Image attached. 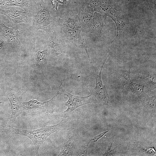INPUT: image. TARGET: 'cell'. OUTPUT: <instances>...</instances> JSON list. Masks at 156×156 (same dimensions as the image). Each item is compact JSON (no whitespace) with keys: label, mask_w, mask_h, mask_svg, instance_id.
I'll return each mask as SVG.
<instances>
[{"label":"cell","mask_w":156,"mask_h":156,"mask_svg":"<svg viewBox=\"0 0 156 156\" xmlns=\"http://www.w3.org/2000/svg\"><path fill=\"white\" fill-rule=\"evenodd\" d=\"M64 122L62 121L56 125L45 126L33 130L18 129L11 126L9 127L15 133L29 138L34 143L36 153L38 155V151L40 146L51 134L60 130Z\"/></svg>","instance_id":"obj_1"},{"label":"cell","mask_w":156,"mask_h":156,"mask_svg":"<svg viewBox=\"0 0 156 156\" xmlns=\"http://www.w3.org/2000/svg\"><path fill=\"white\" fill-rule=\"evenodd\" d=\"M107 53L99 74H97L95 70L96 74V86L94 88L90 90L91 103L97 104H110L109 96L107 90L106 85L103 84L101 78L103 68L107 58Z\"/></svg>","instance_id":"obj_2"},{"label":"cell","mask_w":156,"mask_h":156,"mask_svg":"<svg viewBox=\"0 0 156 156\" xmlns=\"http://www.w3.org/2000/svg\"><path fill=\"white\" fill-rule=\"evenodd\" d=\"M37 7V13L34 16L33 26L35 29L49 31L50 29L52 18L43 0H35Z\"/></svg>","instance_id":"obj_3"},{"label":"cell","mask_w":156,"mask_h":156,"mask_svg":"<svg viewBox=\"0 0 156 156\" xmlns=\"http://www.w3.org/2000/svg\"><path fill=\"white\" fill-rule=\"evenodd\" d=\"M61 93L68 98V100L65 103L67 108L62 114L64 117H68L73 110L79 107L91 103L90 95L86 96H79L73 95L65 90H62Z\"/></svg>","instance_id":"obj_4"},{"label":"cell","mask_w":156,"mask_h":156,"mask_svg":"<svg viewBox=\"0 0 156 156\" xmlns=\"http://www.w3.org/2000/svg\"><path fill=\"white\" fill-rule=\"evenodd\" d=\"M29 11H20L15 9L5 10L0 8V14L5 15L10 21L14 23H27L29 21Z\"/></svg>","instance_id":"obj_5"},{"label":"cell","mask_w":156,"mask_h":156,"mask_svg":"<svg viewBox=\"0 0 156 156\" xmlns=\"http://www.w3.org/2000/svg\"><path fill=\"white\" fill-rule=\"evenodd\" d=\"M35 2H36L35 0H2L0 2V8L14 6L27 10L31 9Z\"/></svg>","instance_id":"obj_6"},{"label":"cell","mask_w":156,"mask_h":156,"mask_svg":"<svg viewBox=\"0 0 156 156\" xmlns=\"http://www.w3.org/2000/svg\"><path fill=\"white\" fill-rule=\"evenodd\" d=\"M0 27L3 33V35L9 41L20 45L21 44L18 38V34L21 31H19L16 28L14 27L10 28L3 23L0 24Z\"/></svg>","instance_id":"obj_7"},{"label":"cell","mask_w":156,"mask_h":156,"mask_svg":"<svg viewBox=\"0 0 156 156\" xmlns=\"http://www.w3.org/2000/svg\"><path fill=\"white\" fill-rule=\"evenodd\" d=\"M63 30L67 38L74 44L77 46L83 45L84 39L80 36L81 31L79 30L73 29L65 26Z\"/></svg>","instance_id":"obj_8"},{"label":"cell","mask_w":156,"mask_h":156,"mask_svg":"<svg viewBox=\"0 0 156 156\" xmlns=\"http://www.w3.org/2000/svg\"><path fill=\"white\" fill-rule=\"evenodd\" d=\"M11 106V114L10 117L11 121L15 120L22 112L21 98L12 94L8 97Z\"/></svg>","instance_id":"obj_9"},{"label":"cell","mask_w":156,"mask_h":156,"mask_svg":"<svg viewBox=\"0 0 156 156\" xmlns=\"http://www.w3.org/2000/svg\"><path fill=\"white\" fill-rule=\"evenodd\" d=\"M50 101L41 103L37 100H32L28 102H23V107L26 111L30 112L48 111L46 105Z\"/></svg>","instance_id":"obj_10"},{"label":"cell","mask_w":156,"mask_h":156,"mask_svg":"<svg viewBox=\"0 0 156 156\" xmlns=\"http://www.w3.org/2000/svg\"><path fill=\"white\" fill-rule=\"evenodd\" d=\"M130 74L129 70L125 75H124V77L125 79V86L134 93H144V86L142 85L138 84L133 82L130 79Z\"/></svg>","instance_id":"obj_11"},{"label":"cell","mask_w":156,"mask_h":156,"mask_svg":"<svg viewBox=\"0 0 156 156\" xmlns=\"http://www.w3.org/2000/svg\"><path fill=\"white\" fill-rule=\"evenodd\" d=\"M139 77L141 81L144 82L148 85L155 87V77L150 73H141L138 74Z\"/></svg>","instance_id":"obj_12"},{"label":"cell","mask_w":156,"mask_h":156,"mask_svg":"<svg viewBox=\"0 0 156 156\" xmlns=\"http://www.w3.org/2000/svg\"><path fill=\"white\" fill-rule=\"evenodd\" d=\"M73 144L71 140H68L64 144L58 155H71L73 154Z\"/></svg>","instance_id":"obj_13"},{"label":"cell","mask_w":156,"mask_h":156,"mask_svg":"<svg viewBox=\"0 0 156 156\" xmlns=\"http://www.w3.org/2000/svg\"><path fill=\"white\" fill-rule=\"evenodd\" d=\"M90 142H89L87 144H85L80 148L78 152V155H87L88 147Z\"/></svg>","instance_id":"obj_14"},{"label":"cell","mask_w":156,"mask_h":156,"mask_svg":"<svg viewBox=\"0 0 156 156\" xmlns=\"http://www.w3.org/2000/svg\"><path fill=\"white\" fill-rule=\"evenodd\" d=\"M53 8L56 10H57V7L59 5V2L58 0H50Z\"/></svg>","instance_id":"obj_15"},{"label":"cell","mask_w":156,"mask_h":156,"mask_svg":"<svg viewBox=\"0 0 156 156\" xmlns=\"http://www.w3.org/2000/svg\"><path fill=\"white\" fill-rule=\"evenodd\" d=\"M107 131H105L101 133L99 135L95 136L93 139H92L91 140H93L94 142H97L99 139L101 138L105 133H107Z\"/></svg>","instance_id":"obj_16"},{"label":"cell","mask_w":156,"mask_h":156,"mask_svg":"<svg viewBox=\"0 0 156 156\" xmlns=\"http://www.w3.org/2000/svg\"><path fill=\"white\" fill-rule=\"evenodd\" d=\"M3 44V41L0 39V50L1 49Z\"/></svg>","instance_id":"obj_17"},{"label":"cell","mask_w":156,"mask_h":156,"mask_svg":"<svg viewBox=\"0 0 156 156\" xmlns=\"http://www.w3.org/2000/svg\"><path fill=\"white\" fill-rule=\"evenodd\" d=\"M59 3H63L68 0H58Z\"/></svg>","instance_id":"obj_18"},{"label":"cell","mask_w":156,"mask_h":156,"mask_svg":"<svg viewBox=\"0 0 156 156\" xmlns=\"http://www.w3.org/2000/svg\"><path fill=\"white\" fill-rule=\"evenodd\" d=\"M1 0H0V1Z\"/></svg>","instance_id":"obj_19"}]
</instances>
